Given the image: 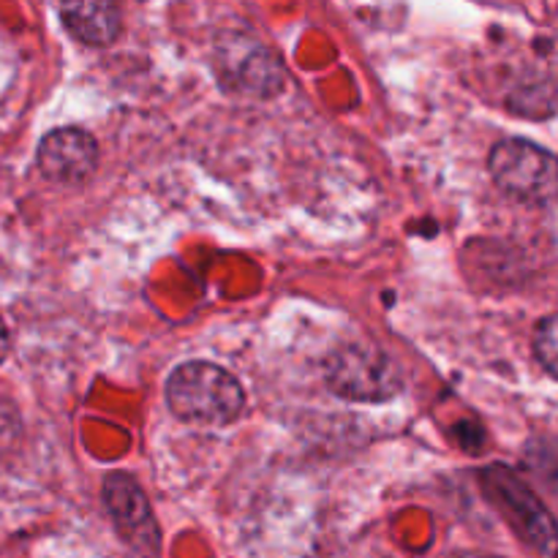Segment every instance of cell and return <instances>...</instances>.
Instances as JSON below:
<instances>
[{"instance_id": "1", "label": "cell", "mask_w": 558, "mask_h": 558, "mask_svg": "<svg viewBox=\"0 0 558 558\" xmlns=\"http://www.w3.org/2000/svg\"><path fill=\"white\" fill-rule=\"evenodd\" d=\"M167 407L183 423L227 425L243 412L245 392L221 365L183 363L167 379Z\"/></svg>"}, {"instance_id": "2", "label": "cell", "mask_w": 558, "mask_h": 558, "mask_svg": "<svg viewBox=\"0 0 558 558\" xmlns=\"http://www.w3.org/2000/svg\"><path fill=\"white\" fill-rule=\"evenodd\" d=\"M325 381L338 398L354 403H385L403 390V376L390 354L365 343H347L325 363Z\"/></svg>"}, {"instance_id": "3", "label": "cell", "mask_w": 558, "mask_h": 558, "mask_svg": "<svg viewBox=\"0 0 558 558\" xmlns=\"http://www.w3.org/2000/svg\"><path fill=\"white\" fill-rule=\"evenodd\" d=\"M494 183L512 199L545 205L558 196V158L529 140H501L488 156Z\"/></svg>"}, {"instance_id": "4", "label": "cell", "mask_w": 558, "mask_h": 558, "mask_svg": "<svg viewBox=\"0 0 558 558\" xmlns=\"http://www.w3.org/2000/svg\"><path fill=\"white\" fill-rule=\"evenodd\" d=\"M483 488L490 505L510 521L518 537L526 539L539 554H556L558 526L543 501L532 494L526 483L507 466H488L483 472Z\"/></svg>"}, {"instance_id": "5", "label": "cell", "mask_w": 558, "mask_h": 558, "mask_svg": "<svg viewBox=\"0 0 558 558\" xmlns=\"http://www.w3.org/2000/svg\"><path fill=\"white\" fill-rule=\"evenodd\" d=\"M216 71L221 82L245 96H272L281 90L283 71L265 44L245 36H229L216 49Z\"/></svg>"}, {"instance_id": "6", "label": "cell", "mask_w": 558, "mask_h": 558, "mask_svg": "<svg viewBox=\"0 0 558 558\" xmlns=\"http://www.w3.org/2000/svg\"><path fill=\"white\" fill-rule=\"evenodd\" d=\"M104 507L114 521L120 537L131 550L145 558H156L161 550V529H158L153 507L145 490L129 474H109L104 480Z\"/></svg>"}, {"instance_id": "7", "label": "cell", "mask_w": 558, "mask_h": 558, "mask_svg": "<svg viewBox=\"0 0 558 558\" xmlns=\"http://www.w3.org/2000/svg\"><path fill=\"white\" fill-rule=\"evenodd\" d=\"M38 169L47 180L76 185L98 167V145L82 129H54L38 145Z\"/></svg>"}, {"instance_id": "8", "label": "cell", "mask_w": 558, "mask_h": 558, "mask_svg": "<svg viewBox=\"0 0 558 558\" xmlns=\"http://www.w3.org/2000/svg\"><path fill=\"white\" fill-rule=\"evenodd\" d=\"M63 25L69 27L71 36L90 47H107L123 31L118 5L112 3H63L60 5Z\"/></svg>"}, {"instance_id": "9", "label": "cell", "mask_w": 558, "mask_h": 558, "mask_svg": "<svg viewBox=\"0 0 558 558\" xmlns=\"http://www.w3.org/2000/svg\"><path fill=\"white\" fill-rule=\"evenodd\" d=\"M526 469L554 494H558V439L539 436L526 445Z\"/></svg>"}, {"instance_id": "10", "label": "cell", "mask_w": 558, "mask_h": 558, "mask_svg": "<svg viewBox=\"0 0 558 558\" xmlns=\"http://www.w3.org/2000/svg\"><path fill=\"white\" fill-rule=\"evenodd\" d=\"M534 354L554 379H558V314L545 316L534 330Z\"/></svg>"}, {"instance_id": "11", "label": "cell", "mask_w": 558, "mask_h": 558, "mask_svg": "<svg viewBox=\"0 0 558 558\" xmlns=\"http://www.w3.org/2000/svg\"><path fill=\"white\" fill-rule=\"evenodd\" d=\"M9 349H11V338H9V330H5V322L0 319V363H3V360L9 357Z\"/></svg>"}, {"instance_id": "12", "label": "cell", "mask_w": 558, "mask_h": 558, "mask_svg": "<svg viewBox=\"0 0 558 558\" xmlns=\"http://www.w3.org/2000/svg\"><path fill=\"white\" fill-rule=\"evenodd\" d=\"M11 414H14V412H5V407H3V403H0V425H9L11 423V420H14V417H11ZM3 439H11V430H3V428H0V445H3Z\"/></svg>"}, {"instance_id": "13", "label": "cell", "mask_w": 558, "mask_h": 558, "mask_svg": "<svg viewBox=\"0 0 558 558\" xmlns=\"http://www.w3.org/2000/svg\"><path fill=\"white\" fill-rule=\"evenodd\" d=\"M456 558H494V556H485V554H461V556H456Z\"/></svg>"}]
</instances>
